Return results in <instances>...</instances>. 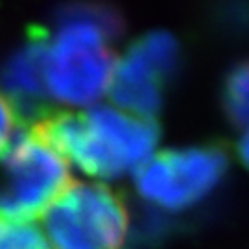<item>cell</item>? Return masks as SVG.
Instances as JSON below:
<instances>
[{
	"mask_svg": "<svg viewBox=\"0 0 249 249\" xmlns=\"http://www.w3.org/2000/svg\"><path fill=\"white\" fill-rule=\"evenodd\" d=\"M30 133L87 176L116 179L150 159L160 129L153 118L98 106L85 113L52 111Z\"/></svg>",
	"mask_w": 249,
	"mask_h": 249,
	"instance_id": "1",
	"label": "cell"
},
{
	"mask_svg": "<svg viewBox=\"0 0 249 249\" xmlns=\"http://www.w3.org/2000/svg\"><path fill=\"white\" fill-rule=\"evenodd\" d=\"M74 185L67 160L30 131L18 129L0 164V220L26 223Z\"/></svg>",
	"mask_w": 249,
	"mask_h": 249,
	"instance_id": "2",
	"label": "cell"
},
{
	"mask_svg": "<svg viewBox=\"0 0 249 249\" xmlns=\"http://www.w3.org/2000/svg\"><path fill=\"white\" fill-rule=\"evenodd\" d=\"M45 229L57 249H120L129 213L115 188L102 183L72 185L45 213Z\"/></svg>",
	"mask_w": 249,
	"mask_h": 249,
	"instance_id": "3",
	"label": "cell"
},
{
	"mask_svg": "<svg viewBox=\"0 0 249 249\" xmlns=\"http://www.w3.org/2000/svg\"><path fill=\"white\" fill-rule=\"evenodd\" d=\"M115 67L109 39L100 30L81 22L59 24L46 55L48 92L72 106H89L109 90Z\"/></svg>",
	"mask_w": 249,
	"mask_h": 249,
	"instance_id": "4",
	"label": "cell"
},
{
	"mask_svg": "<svg viewBox=\"0 0 249 249\" xmlns=\"http://www.w3.org/2000/svg\"><path fill=\"white\" fill-rule=\"evenodd\" d=\"M227 170V155L218 146L164 150L135 170L141 197L166 211H183L213 192Z\"/></svg>",
	"mask_w": 249,
	"mask_h": 249,
	"instance_id": "5",
	"label": "cell"
},
{
	"mask_svg": "<svg viewBox=\"0 0 249 249\" xmlns=\"http://www.w3.org/2000/svg\"><path fill=\"white\" fill-rule=\"evenodd\" d=\"M178 67V41L166 32H150L116 61L109 85L111 98L131 115L153 118L160 111L164 90Z\"/></svg>",
	"mask_w": 249,
	"mask_h": 249,
	"instance_id": "6",
	"label": "cell"
},
{
	"mask_svg": "<svg viewBox=\"0 0 249 249\" xmlns=\"http://www.w3.org/2000/svg\"><path fill=\"white\" fill-rule=\"evenodd\" d=\"M48 46V30L32 24L22 43L0 67V89L13 107L18 124L24 127H32L53 111L46 85Z\"/></svg>",
	"mask_w": 249,
	"mask_h": 249,
	"instance_id": "7",
	"label": "cell"
},
{
	"mask_svg": "<svg viewBox=\"0 0 249 249\" xmlns=\"http://www.w3.org/2000/svg\"><path fill=\"white\" fill-rule=\"evenodd\" d=\"M53 22H81L100 30L109 41H115L124 32V17L111 4L102 0H69L53 13Z\"/></svg>",
	"mask_w": 249,
	"mask_h": 249,
	"instance_id": "8",
	"label": "cell"
},
{
	"mask_svg": "<svg viewBox=\"0 0 249 249\" xmlns=\"http://www.w3.org/2000/svg\"><path fill=\"white\" fill-rule=\"evenodd\" d=\"M223 111L234 125H249V59L232 67L223 83Z\"/></svg>",
	"mask_w": 249,
	"mask_h": 249,
	"instance_id": "9",
	"label": "cell"
},
{
	"mask_svg": "<svg viewBox=\"0 0 249 249\" xmlns=\"http://www.w3.org/2000/svg\"><path fill=\"white\" fill-rule=\"evenodd\" d=\"M0 249H52L45 236L32 225L0 220Z\"/></svg>",
	"mask_w": 249,
	"mask_h": 249,
	"instance_id": "10",
	"label": "cell"
},
{
	"mask_svg": "<svg viewBox=\"0 0 249 249\" xmlns=\"http://www.w3.org/2000/svg\"><path fill=\"white\" fill-rule=\"evenodd\" d=\"M17 124L18 120L11 104L0 94V157L9 150V146L13 142L18 131Z\"/></svg>",
	"mask_w": 249,
	"mask_h": 249,
	"instance_id": "11",
	"label": "cell"
},
{
	"mask_svg": "<svg viewBox=\"0 0 249 249\" xmlns=\"http://www.w3.org/2000/svg\"><path fill=\"white\" fill-rule=\"evenodd\" d=\"M238 155H240V160L244 162V166L249 168V125L244 137L240 139V144H238Z\"/></svg>",
	"mask_w": 249,
	"mask_h": 249,
	"instance_id": "12",
	"label": "cell"
}]
</instances>
